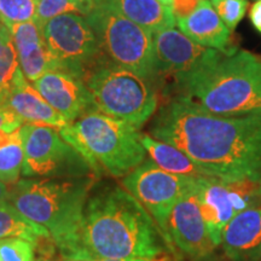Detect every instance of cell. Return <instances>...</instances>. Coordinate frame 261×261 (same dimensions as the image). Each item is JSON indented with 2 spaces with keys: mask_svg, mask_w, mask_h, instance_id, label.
<instances>
[{
  "mask_svg": "<svg viewBox=\"0 0 261 261\" xmlns=\"http://www.w3.org/2000/svg\"><path fill=\"white\" fill-rule=\"evenodd\" d=\"M24 123L17 114L5 106H0V129L12 133L23 126Z\"/></svg>",
  "mask_w": 261,
  "mask_h": 261,
  "instance_id": "83f0119b",
  "label": "cell"
},
{
  "mask_svg": "<svg viewBox=\"0 0 261 261\" xmlns=\"http://www.w3.org/2000/svg\"><path fill=\"white\" fill-rule=\"evenodd\" d=\"M85 84L97 112L139 129L158 110L159 85L107 58L87 73Z\"/></svg>",
  "mask_w": 261,
  "mask_h": 261,
  "instance_id": "8992f818",
  "label": "cell"
},
{
  "mask_svg": "<svg viewBox=\"0 0 261 261\" xmlns=\"http://www.w3.org/2000/svg\"><path fill=\"white\" fill-rule=\"evenodd\" d=\"M86 19L107 60L154 81L162 90L151 32L129 21L104 0H98Z\"/></svg>",
  "mask_w": 261,
  "mask_h": 261,
  "instance_id": "52a82bcc",
  "label": "cell"
},
{
  "mask_svg": "<svg viewBox=\"0 0 261 261\" xmlns=\"http://www.w3.org/2000/svg\"><path fill=\"white\" fill-rule=\"evenodd\" d=\"M257 261H261V257H260V259H259V260H257Z\"/></svg>",
  "mask_w": 261,
  "mask_h": 261,
  "instance_id": "f35d334b",
  "label": "cell"
},
{
  "mask_svg": "<svg viewBox=\"0 0 261 261\" xmlns=\"http://www.w3.org/2000/svg\"><path fill=\"white\" fill-rule=\"evenodd\" d=\"M215 12L231 32L236 31L237 25L244 18L249 8L248 0H210Z\"/></svg>",
  "mask_w": 261,
  "mask_h": 261,
  "instance_id": "484cf974",
  "label": "cell"
},
{
  "mask_svg": "<svg viewBox=\"0 0 261 261\" xmlns=\"http://www.w3.org/2000/svg\"><path fill=\"white\" fill-rule=\"evenodd\" d=\"M160 2L163 3V4L168 5V6H171V4H172V0H160Z\"/></svg>",
  "mask_w": 261,
  "mask_h": 261,
  "instance_id": "e575fe53",
  "label": "cell"
},
{
  "mask_svg": "<svg viewBox=\"0 0 261 261\" xmlns=\"http://www.w3.org/2000/svg\"><path fill=\"white\" fill-rule=\"evenodd\" d=\"M32 85L60 114L67 125L87 114L97 112L83 77L62 70H50Z\"/></svg>",
  "mask_w": 261,
  "mask_h": 261,
  "instance_id": "4fadbf2b",
  "label": "cell"
},
{
  "mask_svg": "<svg viewBox=\"0 0 261 261\" xmlns=\"http://www.w3.org/2000/svg\"><path fill=\"white\" fill-rule=\"evenodd\" d=\"M4 106L17 114L23 123L51 126L58 129L67 126V122L25 79L22 71L16 77Z\"/></svg>",
  "mask_w": 261,
  "mask_h": 261,
  "instance_id": "ac0fdd59",
  "label": "cell"
},
{
  "mask_svg": "<svg viewBox=\"0 0 261 261\" xmlns=\"http://www.w3.org/2000/svg\"><path fill=\"white\" fill-rule=\"evenodd\" d=\"M152 261H165V260H163V259H160V260H156V259H155V260H152Z\"/></svg>",
  "mask_w": 261,
  "mask_h": 261,
  "instance_id": "8d00e7d4",
  "label": "cell"
},
{
  "mask_svg": "<svg viewBox=\"0 0 261 261\" xmlns=\"http://www.w3.org/2000/svg\"><path fill=\"white\" fill-rule=\"evenodd\" d=\"M10 38V34H9V31L6 29L4 25L3 27H0V46H2V44L4 42L6 39Z\"/></svg>",
  "mask_w": 261,
  "mask_h": 261,
  "instance_id": "836d02e7",
  "label": "cell"
},
{
  "mask_svg": "<svg viewBox=\"0 0 261 261\" xmlns=\"http://www.w3.org/2000/svg\"><path fill=\"white\" fill-rule=\"evenodd\" d=\"M4 238H22L35 247L41 238L52 240L46 227L25 218L9 202L0 204V240Z\"/></svg>",
  "mask_w": 261,
  "mask_h": 261,
  "instance_id": "44dd1931",
  "label": "cell"
},
{
  "mask_svg": "<svg viewBox=\"0 0 261 261\" xmlns=\"http://www.w3.org/2000/svg\"><path fill=\"white\" fill-rule=\"evenodd\" d=\"M19 68L29 83L37 81L46 71L56 70V63L48 51L41 24L38 21L16 24L9 29Z\"/></svg>",
  "mask_w": 261,
  "mask_h": 261,
  "instance_id": "5bb4252c",
  "label": "cell"
},
{
  "mask_svg": "<svg viewBox=\"0 0 261 261\" xmlns=\"http://www.w3.org/2000/svg\"><path fill=\"white\" fill-rule=\"evenodd\" d=\"M224 252L232 261H257L261 257V204L232 218L221 240Z\"/></svg>",
  "mask_w": 261,
  "mask_h": 261,
  "instance_id": "2e32d148",
  "label": "cell"
},
{
  "mask_svg": "<svg viewBox=\"0 0 261 261\" xmlns=\"http://www.w3.org/2000/svg\"><path fill=\"white\" fill-rule=\"evenodd\" d=\"M152 40L162 89L167 80H171L173 86L220 54L214 48L198 45L175 27L152 33Z\"/></svg>",
  "mask_w": 261,
  "mask_h": 261,
  "instance_id": "8fae6325",
  "label": "cell"
},
{
  "mask_svg": "<svg viewBox=\"0 0 261 261\" xmlns=\"http://www.w3.org/2000/svg\"><path fill=\"white\" fill-rule=\"evenodd\" d=\"M98 0H38L35 21L42 24L61 15L75 14L87 17L96 8Z\"/></svg>",
  "mask_w": 261,
  "mask_h": 261,
  "instance_id": "7402d4cb",
  "label": "cell"
},
{
  "mask_svg": "<svg viewBox=\"0 0 261 261\" xmlns=\"http://www.w3.org/2000/svg\"><path fill=\"white\" fill-rule=\"evenodd\" d=\"M249 19L254 29L261 34V0H256L249 9Z\"/></svg>",
  "mask_w": 261,
  "mask_h": 261,
  "instance_id": "f546056e",
  "label": "cell"
},
{
  "mask_svg": "<svg viewBox=\"0 0 261 261\" xmlns=\"http://www.w3.org/2000/svg\"><path fill=\"white\" fill-rule=\"evenodd\" d=\"M9 200V189L4 181L0 180V204L5 203Z\"/></svg>",
  "mask_w": 261,
  "mask_h": 261,
  "instance_id": "1f68e13d",
  "label": "cell"
},
{
  "mask_svg": "<svg viewBox=\"0 0 261 261\" xmlns=\"http://www.w3.org/2000/svg\"><path fill=\"white\" fill-rule=\"evenodd\" d=\"M34 248L22 238L0 240V261H35Z\"/></svg>",
  "mask_w": 261,
  "mask_h": 261,
  "instance_id": "4316f807",
  "label": "cell"
},
{
  "mask_svg": "<svg viewBox=\"0 0 261 261\" xmlns=\"http://www.w3.org/2000/svg\"><path fill=\"white\" fill-rule=\"evenodd\" d=\"M23 160L24 151L19 128L16 130V135L11 142L0 148V180L5 184H15L19 180Z\"/></svg>",
  "mask_w": 261,
  "mask_h": 261,
  "instance_id": "603a6c76",
  "label": "cell"
},
{
  "mask_svg": "<svg viewBox=\"0 0 261 261\" xmlns=\"http://www.w3.org/2000/svg\"><path fill=\"white\" fill-rule=\"evenodd\" d=\"M0 27H3V24H0Z\"/></svg>",
  "mask_w": 261,
  "mask_h": 261,
  "instance_id": "ab89813d",
  "label": "cell"
},
{
  "mask_svg": "<svg viewBox=\"0 0 261 261\" xmlns=\"http://www.w3.org/2000/svg\"><path fill=\"white\" fill-rule=\"evenodd\" d=\"M203 178V177H202ZM174 205L168 218V233L175 249L192 260H201L213 252L200 208V181Z\"/></svg>",
  "mask_w": 261,
  "mask_h": 261,
  "instance_id": "7c38bea8",
  "label": "cell"
},
{
  "mask_svg": "<svg viewBox=\"0 0 261 261\" xmlns=\"http://www.w3.org/2000/svg\"><path fill=\"white\" fill-rule=\"evenodd\" d=\"M25 178H84L92 169L80 152L67 143L58 128L24 123L21 127Z\"/></svg>",
  "mask_w": 261,
  "mask_h": 261,
  "instance_id": "ba28073f",
  "label": "cell"
},
{
  "mask_svg": "<svg viewBox=\"0 0 261 261\" xmlns=\"http://www.w3.org/2000/svg\"><path fill=\"white\" fill-rule=\"evenodd\" d=\"M64 260L144 257L171 252L154 218L121 187L89 196L75 233L58 248Z\"/></svg>",
  "mask_w": 261,
  "mask_h": 261,
  "instance_id": "7a4b0ae2",
  "label": "cell"
},
{
  "mask_svg": "<svg viewBox=\"0 0 261 261\" xmlns=\"http://www.w3.org/2000/svg\"><path fill=\"white\" fill-rule=\"evenodd\" d=\"M200 0H172V11L175 16V19L187 17L194 11Z\"/></svg>",
  "mask_w": 261,
  "mask_h": 261,
  "instance_id": "f1b7e54d",
  "label": "cell"
},
{
  "mask_svg": "<svg viewBox=\"0 0 261 261\" xmlns=\"http://www.w3.org/2000/svg\"><path fill=\"white\" fill-rule=\"evenodd\" d=\"M41 31L56 70L85 80L87 73L106 58L97 34L84 16H57L42 23Z\"/></svg>",
  "mask_w": 261,
  "mask_h": 261,
  "instance_id": "30bf717a",
  "label": "cell"
},
{
  "mask_svg": "<svg viewBox=\"0 0 261 261\" xmlns=\"http://www.w3.org/2000/svg\"><path fill=\"white\" fill-rule=\"evenodd\" d=\"M40 261H50V260H40Z\"/></svg>",
  "mask_w": 261,
  "mask_h": 261,
  "instance_id": "74e56055",
  "label": "cell"
},
{
  "mask_svg": "<svg viewBox=\"0 0 261 261\" xmlns=\"http://www.w3.org/2000/svg\"><path fill=\"white\" fill-rule=\"evenodd\" d=\"M58 130L86 160L94 175L125 177L146 158L139 128L99 112L87 114Z\"/></svg>",
  "mask_w": 261,
  "mask_h": 261,
  "instance_id": "5b68a950",
  "label": "cell"
},
{
  "mask_svg": "<svg viewBox=\"0 0 261 261\" xmlns=\"http://www.w3.org/2000/svg\"><path fill=\"white\" fill-rule=\"evenodd\" d=\"M19 71L17 55L11 38H9L0 46V106H4Z\"/></svg>",
  "mask_w": 261,
  "mask_h": 261,
  "instance_id": "cb8c5ba5",
  "label": "cell"
},
{
  "mask_svg": "<svg viewBox=\"0 0 261 261\" xmlns=\"http://www.w3.org/2000/svg\"><path fill=\"white\" fill-rule=\"evenodd\" d=\"M38 0H0V24L6 29L34 21Z\"/></svg>",
  "mask_w": 261,
  "mask_h": 261,
  "instance_id": "d4e9b609",
  "label": "cell"
},
{
  "mask_svg": "<svg viewBox=\"0 0 261 261\" xmlns=\"http://www.w3.org/2000/svg\"><path fill=\"white\" fill-rule=\"evenodd\" d=\"M202 177H189L166 172L150 159L122 178V187L154 218L171 253H175L168 233V218L174 205L191 191Z\"/></svg>",
  "mask_w": 261,
  "mask_h": 261,
  "instance_id": "9c48e42d",
  "label": "cell"
},
{
  "mask_svg": "<svg viewBox=\"0 0 261 261\" xmlns=\"http://www.w3.org/2000/svg\"><path fill=\"white\" fill-rule=\"evenodd\" d=\"M140 140L149 159L166 172L189 177H210L180 149L143 133Z\"/></svg>",
  "mask_w": 261,
  "mask_h": 261,
  "instance_id": "ffe728a7",
  "label": "cell"
},
{
  "mask_svg": "<svg viewBox=\"0 0 261 261\" xmlns=\"http://www.w3.org/2000/svg\"><path fill=\"white\" fill-rule=\"evenodd\" d=\"M15 135H16V130L12 133H8V132H5V130L0 129V148L8 145L9 143L14 139Z\"/></svg>",
  "mask_w": 261,
  "mask_h": 261,
  "instance_id": "4dcf8cb0",
  "label": "cell"
},
{
  "mask_svg": "<svg viewBox=\"0 0 261 261\" xmlns=\"http://www.w3.org/2000/svg\"><path fill=\"white\" fill-rule=\"evenodd\" d=\"M129 21L155 33L175 27V16L171 6L160 0H104Z\"/></svg>",
  "mask_w": 261,
  "mask_h": 261,
  "instance_id": "d6986e66",
  "label": "cell"
},
{
  "mask_svg": "<svg viewBox=\"0 0 261 261\" xmlns=\"http://www.w3.org/2000/svg\"><path fill=\"white\" fill-rule=\"evenodd\" d=\"M149 132L180 149L210 177L261 188V116L213 115L172 96L160 108Z\"/></svg>",
  "mask_w": 261,
  "mask_h": 261,
  "instance_id": "6da1fadb",
  "label": "cell"
},
{
  "mask_svg": "<svg viewBox=\"0 0 261 261\" xmlns=\"http://www.w3.org/2000/svg\"><path fill=\"white\" fill-rule=\"evenodd\" d=\"M93 184L91 177L19 179L9 189L8 202L25 218L46 227L60 248L79 226Z\"/></svg>",
  "mask_w": 261,
  "mask_h": 261,
  "instance_id": "277c9868",
  "label": "cell"
},
{
  "mask_svg": "<svg viewBox=\"0 0 261 261\" xmlns=\"http://www.w3.org/2000/svg\"><path fill=\"white\" fill-rule=\"evenodd\" d=\"M155 259H144V257H127V259H100L97 261H152Z\"/></svg>",
  "mask_w": 261,
  "mask_h": 261,
  "instance_id": "d6a6232c",
  "label": "cell"
},
{
  "mask_svg": "<svg viewBox=\"0 0 261 261\" xmlns=\"http://www.w3.org/2000/svg\"><path fill=\"white\" fill-rule=\"evenodd\" d=\"M200 208L212 243L220 246L225 227L236 215L226 181L214 177L202 178Z\"/></svg>",
  "mask_w": 261,
  "mask_h": 261,
  "instance_id": "e0dca14e",
  "label": "cell"
},
{
  "mask_svg": "<svg viewBox=\"0 0 261 261\" xmlns=\"http://www.w3.org/2000/svg\"><path fill=\"white\" fill-rule=\"evenodd\" d=\"M175 25L191 40L204 47L223 54H232L237 50L232 44L233 32L221 21L210 0H200L190 15L175 19Z\"/></svg>",
  "mask_w": 261,
  "mask_h": 261,
  "instance_id": "9a60e30c",
  "label": "cell"
},
{
  "mask_svg": "<svg viewBox=\"0 0 261 261\" xmlns=\"http://www.w3.org/2000/svg\"><path fill=\"white\" fill-rule=\"evenodd\" d=\"M64 261H83V260H64ZM93 261H97V260H93Z\"/></svg>",
  "mask_w": 261,
  "mask_h": 261,
  "instance_id": "d590c367",
  "label": "cell"
},
{
  "mask_svg": "<svg viewBox=\"0 0 261 261\" xmlns=\"http://www.w3.org/2000/svg\"><path fill=\"white\" fill-rule=\"evenodd\" d=\"M169 90L213 115L261 116V58L247 50L220 52Z\"/></svg>",
  "mask_w": 261,
  "mask_h": 261,
  "instance_id": "3957f363",
  "label": "cell"
}]
</instances>
